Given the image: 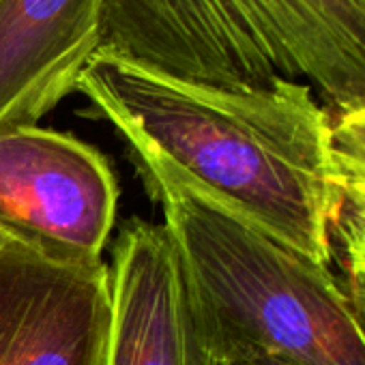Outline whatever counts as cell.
Instances as JSON below:
<instances>
[{"label":"cell","instance_id":"obj_10","mask_svg":"<svg viewBox=\"0 0 365 365\" xmlns=\"http://www.w3.org/2000/svg\"><path fill=\"white\" fill-rule=\"evenodd\" d=\"M348 271V297L350 303L365 327V269H346Z\"/></svg>","mask_w":365,"mask_h":365},{"label":"cell","instance_id":"obj_11","mask_svg":"<svg viewBox=\"0 0 365 365\" xmlns=\"http://www.w3.org/2000/svg\"><path fill=\"white\" fill-rule=\"evenodd\" d=\"M220 365H299L290 359L267 354V352H247V354H235L228 359H222Z\"/></svg>","mask_w":365,"mask_h":365},{"label":"cell","instance_id":"obj_9","mask_svg":"<svg viewBox=\"0 0 365 365\" xmlns=\"http://www.w3.org/2000/svg\"><path fill=\"white\" fill-rule=\"evenodd\" d=\"M346 269H365V211H339L333 226Z\"/></svg>","mask_w":365,"mask_h":365},{"label":"cell","instance_id":"obj_5","mask_svg":"<svg viewBox=\"0 0 365 365\" xmlns=\"http://www.w3.org/2000/svg\"><path fill=\"white\" fill-rule=\"evenodd\" d=\"M103 365H220L198 294L163 224H123L110 264Z\"/></svg>","mask_w":365,"mask_h":365},{"label":"cell","instance_id":"obj_7","mask_svg":"<svg viewBox=\"0 0 365 365\" xmlns=\"http://www.w3.org/2000/svg\"><path fill=\"white\" fill-rule=\"evenodd\" d=\"M108 0H0V129L37 125L101 48Z\"/></svg>","mask_w":365,"mask_h":365},{"label":"cell","instance_id":"obj_6","mask_svg":"<svg viewBox=\"0 0 365 365\" xmlns=\"http://www.w3.org/2000/svg\"><path fill=\"white\" fill-rule=\"evenodd\" d=\"M110 264H63L0 241V365H103Z\"/></svg>","mask_w":365,"mask_h":365},{"label":"cell","instance_id":"obj_8","mask_svg":"<svg viewBox=\"0 0 365 365\" xmlns=\"http://www.w3.org/2000/svg\"><path fill=\"white\" fill-rule=\"evenodd\" d=\"M331 138L341 190L339 211H365V110L333 116Z\"/></svg>","mask_w":365,"mask_h":365},{"label":"cell","instance_id":"obj_4","mask_svg":"<svg viewBox=\"0 0 365 365\" xmlns=\"http://www.w3.org/2000/svg\"><path fill=\"white\" fill-rule=\"evenodd\" d=\"M101 150L39 125L0 129V241L63 264H99L118 211Z\"/></svg>","mask_w":365,"mask_h":365},{"label":"cell","instance_id":"obj_2","mask_svg":"<svg viewBox=\"0 0 365 365\" xmlns=\"http://www.w3.org/2000/svg\"><path fill=\"white\" fill-rule=\"evenodd\" d=\"M168 228L220 361L267 352L299 365H365V327L329 264L254 228L153 157H131Z\"/></svg>","mask_w":365,"mask_h":365},{"label":"cell","instance_id":"obj_3","mask_svg":"<svg viewBox=\"0 0 365 365\" xmlns=\"http://www.w3.org/2000/svg\"><path fill=\"white\" fill-rule=\"evenodd\" d=\"M101 48L194 82H303L331 116L365 110V0H108Z\"/></svg>","mask_w":365,"mask_h":365},{"label":"cell","instance_id":"obj_1","mask_svg":"<svg viewBox=\"0 0 365 365\" xmlns=\"http://www.w3.org/2000/svg\"><path fill=\"white\" fill-rule=\"evenodd\" d=\"M76 91L131 157L163 161L271 239L331 262L341 209L333 116L307 84L194 82L99 48Z\"/></svg>","mask_w":365,"mask_h":365}]
</instances>
